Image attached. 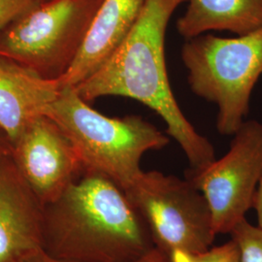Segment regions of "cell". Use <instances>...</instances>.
I'll return each mask as SVG.
<instances>
[{
  "label": "cell",
  "instance_id": "6da1fadb",
  "mask_svg": "<svg viewBox=\"0 0 262 262\" xmlns=\"http://www.w3.org/2000/svg\"><path fill=\"white\" fill-rule=\"evenodd\" d=\"M187 1L146 0L128 35L75 90L86 102L120 96L147 106L165 122L166 133L185 152L190 170H200L215 160V150L181 110L170 85L165 58L169 20Z\"/></svg>",
  "mask_w": 262,
  "mask_h": 262
},
{
  "label": "cell",
  "instance_id": "7a4b0ae2",
  "mask_svg": "<svg viewBox=\"0 0 262 262\" xmlns=\"http://www.w3.org/2000/svg\"><path fill=\"white\" fill-rule=\"evenodd\" d=\"M156 248L137 208L112 180L84 171L44 206L42 249L67 262H133Z\"/></svg>",
  "mask_w": 262,
  "mask_h": 262
},
{
  "label": "cell",
  "instance_id": "3957f363",
  "mask_svg": "<svg viewBox=\"0 0 262 262\" xmlns=\"http://www.w3.org/2000/svg\"><path fill=\"white\" fill-rule=\"evenodd\" d=\"M45 115L63 131L84 171L103 175L123 191L142 174L143 156L169 144L167 135L140 116L107 117L92 108L73 86H61Z\"/></svg>",
  "mask_w": 262,
  "mask_h": 262
},
{
  "label": "cell",
  "instance_id": "277c9868",
  "mask_svg": "<svg viewBox=\"0 0 262 262\" xmlns=\"http://www.w3.org/2000/svg\"><path fill=\"white\" fill-rule=\"evenodd\" d=\"M181 57L193 94L215 104L216 129L232 136L247 121L262 76V28L235 37L202 34L186 40Z\"/></svg>",
  "mask_w": 262,
  "mask_h": 262
},
{
  "label": "cell",
  "instance_id": "5b68a950",
  "mask_svg": "<svg viewBox=\"0 0 262 262\" xmlns=\"http://www.w3.org/2000/svg\"><path fill=\"white\" fill-rule=\"evenodd\" d=\"M102 0H44L0 32V56L58 81L75 61Z\"/></svg>",
  "mask_w": 262,
  "mask_h": 262
},
{
  "label": "cell",
  "instance_id": "8992f818",
  "mask_svg": "<svg viewBox=\"0 0 262 262\" xmlns=\"http://www.w3.org/2000/svg\"><path fill=\"white\" fill-rule=\"evenodd\" d=\"M124 192L162 252L199 253L212 248L216 234L211 209L188 179L143 171Z\"/></svg>",
  "mask_w": 262,
  "mask_h": 262
},
{
  "label": "cell",
  "instance_id": "52a82bcc",
  "mask_svg": "<svg viewBox=\"0 0 262 262\" xmlns=\"http://www.w3.org/2000/svg\"><path fill=\"white\" fill-rule=\"evenodd\" d=\"M229 150L187 178L203 193L215 234H230L253 207L262 175V122L246 121L232 135Z\"/></svg>",
  "mask_w": 262,
  "mask_h": 262
},
{
  "label": "cell",
  "instance_id": "ba28073f",
  "mask_svg": "<svg viewBox=\"0 0 262 262\" xmlns=\"http://www.w3.org/2000/svg\"><path fill=\"white\" fill-rule=\"evenodd\" d=\"M12 157L44 206L84 172L72 144L46 115L30 122L13 144Z\"/></svg>",
  "mask_w": 262,
  "mask_h": 262
},
{
  "label": "cell",
  "instance_id": "9c48e42d",
  "mask_svg": "<svg viewBox=\"0 0 262 262\" xmlns=\"http://www.w3.org/2000/svg\"><path fill=\"white\" fill-rule=\"evenodd\" d=\"M44 204L12 154L0 159V262H19L42 248Z\"/></svg>",
  "mask_w": 262,
  "mask_h": 262
},
{
  "label": "cell",
  "instance_id": "30bf717a",
  "mask_svg": "<svg viewBox=\"0 0 262 262\" xmlns=\"http://www.w3.org/2000/svg\"><path fill=\"white\" fill-rule=\"evenodd\" d=\"M56 80H48L27 67L0 56V126L13 144L36 118L46 114L60 92Z\"/></svg>",
  "mask_w": 262,
  "mask_h": 262
},
{
  "label": "cell",
  "instance_id": "8fae6325",
  "mask_svg": "<svg viewBox=\"0 0 262 262\" xmlns=\"http://www.w3.org/2000/svg\"><path fill=\"white\" fill-rule=\"evenodd\" d=\"M146 0H102L84 44L58 83L75 88L103 63L121 45L140 16Z\"/></svg>",
  "mask_w": 262,
  "mask_h": 262
},
{
  "label": "cell",
  "instance_id": "7c38bea8",
  "mask_svg": "<svg viewBox=\"0 0 262 262\" xmlns=\"http://www.w3.org/2000/svg\"><path fill=\"white\" fill-rule=\"evenodd\" d=\"M186 13L177 20L186 40L209 31L244 35L262 28V0H187Z\"/></svg>",
  "mask_w": 262,
  "mask_h": 262
},
{
  "label": "cell",
  "instance_id": "4fadbf2b",
  "mask_svg": "<svg viewBox=\"0 0 262 262\" xmlns=\"http://www.w3.org/2000/svg\"><path fill=\"white\" fill-rule=\"evenodd\" d=\"M240 253V262H262V230L244 219L230 232Z\"/></svg>",
  "mask_w": 262,
  "mask_h": 262
},
{
  "label": "cell",
  "instance_id": "5bb4252c",
  "mask_svg": "<svg viewBox=\"0 0 262 262\" xmlns=\"http://www.w3.org/2000/svg\"><path fill=\"white\" fill-rule=\"evenodd\" d=\"M169 256L172 262H240L239 249L232 239L227 243L210 248L202 253L175 252Z\"/></svg>",
  "mask_w": 262,
  "mask_h": 262
},
{
  "label": "cell",
  "instance_id": "9a60e30c",
  "mask_svg": "<svg viewBox=\"0 0 262 262\" xmlns=\"http://www.w3.org/2000/svg\"><path fill=\"white\" fill-rule=\"evenodd\" d=\"M44 0H0V32Z\"/></svg>",
  "mask_w": 262,
  "mask_h": 262
},
{
  "label": "cell",
  "instance_id": "2e32d148",
  "mask_svg": "<svg viewBox=\"0 0 262 262\" xmlns=\"http://www.w3.org/2000/svg\"><path fill=\"white\" fill-rule=\"evenodd\" d=\"M19 262H67L57 259L48 254L42 248L30 252L19 259Z\"/></svg>",
  "mask_w": 262,
  "mask_h": 262
},
{
  "label": "cell",
  "instance_id": "e0dca14e",
  "mask_svg": "<svg viewBox=\"0 0 262 262\" xmlns=\"http://www.w3.org/2000/svg\"><path fill=\"white\" fill-rule=\"evenodd\" d=\"M133 262H172L171 258L167 253L162 252L159 248L152 249L150 252L146 253L140 258Z\"/></svg>",
  "mask_w": 262,
  "mask_h": 262
},
{
  "label": "cell",
  "instance_id": "ac0fdd59",
  "mask_svg": "<svg viewBox=\"0 0 262 262\" xmlns=\"http://www.w3.org/2000/svg\"><path fill=\"white\" fill-rule=\"evenodd\" d=\"M256 213L258 227L262 230V175L253 196V207Z\"/></svg>",
  "mask_w": 262,
  "mask_h": 262
},
{
  "label": "cell",
  "instance_id": "d6986e66",
  "mask_svg": "<svg viewBox=\"0 0 262 262\" xmlns=\"http://www.w3.org/2000/svg\"><path fill=\"white\" fill-rule=\"evenodd\" d=\"M12 154V143L8 135L0 126V159Z\"/></svg>",
  "mask_w": 262,
  "mask_h": 262
}]
</instances>
